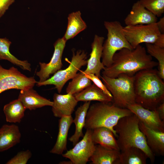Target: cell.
I'll list each match as a JSON object with an SVG mask.
<instances>
[{"instance_id": "obj_6", "label": "cell", "mask_w": 164, "mask_h": 164, "mask_svg": "<svg viewBox=\"0 0 164 164\" xmlns=\"http://www.w3.org/2000/svg\"><path fill=\"white\" fill-rule=\"evenodd\" d=\"M104 25L108 31L107 38L103 44L102 63L105 67L111 66L114 54L124 48L132 49L123 31V27L118 21H104Z\"/></svg>"}, {"instance_id": "obj_25", "label": "cell", "mask_w": 164, "mask_h": 164, "mask_svg": "<svg viewBox=\"0 0 164 164\" xmlns=\"http://www.w3.org/2000/svg\"><path fill=\"white\" fill-rule=\"evenodd\" d=\"M148 158L141 149L132 147L120 151L117 164H146Z\"/></svg>"}, {"instance_id": "obj_22", "label": "cell", "mask_w": 164, "mask_h": 164, "mask_svg": "<svg viewBox=\"0 0 164 164\" xmlns=\"http://www.w3.org/2000/svg\"><path fill=\"white\" fill-rule=\"evenodd\" d=\"M74 96L78 102L96 101L100 102H112L113 98L94 83Z\"/></svg>"}, {"instance_id": "obj_29", "label": "cell", "mask_w": 164, "mask_h": 164, "mask_svg": "<svg viewBox=\"0 0 164 164\" xmlns=\"http://www.w3.org/2000/svg\"><path fill=\"white\" fill-rule=\"evenodd\" d=\"M147 53L158 61L159 74L164 80V48L159 47L154 44L145 43Z\"/></svg>"}, {"instance_id": "obj_32", "label": "cell", "mask_w": 164, "mask_h": 164, "mask_svg": "<svg viewBox=\"0 0 164 164\" xmlns=\"http://www.w3.org/2000/svg\"><path fill=\"white\" fill-rule=\"evenodd\" d=\"M84 74L91 81H92L93 83L97 87L101 89L107 94L112 97L111 93L108 90L102 82L100 80V78L93 73H89L86 74L84 73Z\"/></svg>"}, {"instance_id": "obj_17", "label": "cell", "mask_w": 164, "mask_h": 164, "mask_svg": "<svg viewBox=\"0 0 164 164\" xmlns=\"http://www.w3.org/2000/svg\"><path fill=\"white\" fill-rule=\"evenodd\" d=\"M18 99L26 108L30 110H35L45 106L53 105V101L40 95L32 88L21 90Z\"/></svg>"}, {"instance_id": "obj_19", "label": "cell", "mask_w": 164, "mask_h": 164, "mask_svg": "<svg viewBox=\"0 0 164 164\" xmlns=\"http://www.w3.org/2000/svg\"><path fill=\"white\" fill-rule=\"evenodd\" d=\"M59 120V132L56 142L50 151L51 153L62 155L67 149V138L69 130L73 122L71 116L60 118Z\"/></svg>"}, {"instance_id": "obj_28", "label": "cell", "mask_w": 164, "mask_h": 164, "mask_svg": "<svg viewBox=\"0 0 164 164\" xmlns=\"http://www.w3.org/2000/svg\"><path fill=\"white\" fill-rule=\"evenodd\" d=\"M80 71L69 83L66 89L67 93L74 95L91 84V81L86 76L82 70Z\"/></svg>"}, {"instance_id": "obj_3", "label": "cell", "mask_w": 164, "mask_h": 164, "mask_svg": "<svg viewBox=\"0 0 164 164\" xmlns=\"http://www.w3.org/2000/svg\"><path fill=\"white\" fill-rule=\"evenodd\" d=\"M139 120L134 114L119 119L115 127L118 135L117 143L121 152L132 147L143 151L153 163L155 155L149 147L145 135L139 127Z\"/></svg>"}, {"instance_id": "obj_26", "label": "cell", "mask_w": 164, "mask_h": 164, "mask_svg": "<svg viewBox=\"0 0 164 164\" xmlns=\"http://www.w3.org/2000/svg\"><path fill=\"white\" fill-rule=\"evenodd\" d=\"M11 43L6 38H0V60H7L23 70L31 71V64L27 60H19L10 52L9 47Z\"/></svg>"}, {"instance_id": "obj_21", "label": "cell", "mask_w": 164, "mask_h": 164, "mask_svg": "<svg viewBox=\"0 0 164 164\" xmlns=\"http://www.w3.org/2000/svg\"><path fill=\"white\" fill-rule=\"evenodd\" d=\"M112 131L104 127L92 130L91 138L94 143L113 149L119 150L117 140Z\"/></svg>"}, {"instance_id": "obj_9", "label": "cell", "mask_w": 164, "mask_h": 164, "mask_svg": "<svg viewBox=\"0 0 164 164\" xmlns=\"http://www.w3.org/2000/svg\"><path fill=\"white\" fill-rule=\"evenodd\" d=\"M37 82L34 77L26 76L13 67L7 69L0 65V94L11 89L26 90L33 88Z\"/></svg>"}, {"instance_id": "obj_27", "label": "cell", "mask_w": 164, "mask_h": 164, "mask_svg": "<svg viewBox=\"0 0 164 164\" xmlns=\"http://www.w3.org/2000/svg\"><path fill=\"white\" fill-rule=\"evenodd\" d=\"M26 109L18 99L5 104L3 108L6 120L10 123H19L24 115Z\"/></svg>"}, {"instance_id": "obj_8", "label": "cell", "mask_w": 164, "mask_h": 164, "mask_svg": "<svg viewBox=\"0 0 164 164\" xmlns=\"http://www.w3.org/2000/svg\"><path fill=\"white\" fill-rule=\"evenodd\" d=\"M125 36L133 49L140 43L154 44L162 33L156 22L148 24L126 26L123 27Z\"/></svg>"}, {"instance_id": "obj_13", "label": "cell", "mask_w": 164, "mask_h": 164, "mask_svg": "<svg viewBox=\"0 0 164 164\" xmlns=\"http://www.w3.org/2000/svg\"><path fill=\"white\" fill-rule=\"evenodd\" d=\"M127 108L138 118L139 121L152 129L164 132V122L160 118L155 109L150 110L135 103Z\"/></svg>"}, {"instance_id": "obj_7", "label": "cell", "mask_w": 164, "mask_h": 164, "mask_svg": "<svg viewBox=\"0 0 164 164\" xmlns=\"http://www.w3.org/2000/svg\"><path fill=\"white\" fill-rule=\"evenodd\" d=\"M87 53L84 50H79L76 53L73 50L71 60L67 67L58 71L52 77L43 82H37L36 86L40 87L53 85L58 93H60L67 82L73 78L82 67L87 65Z\"/></svg>"}, {"instance_id": "obj_14", "label": "cell", "mask_w": 164, "mask_h": 164, "mask_svg": "<svg viewBox=\"0 0 164 164\" xmlns=\"http://www.w3.org/2000/svg\"><path fill=\"white\" fill-rule=\"evenodd\" d=\"M53 100L52 111L55 117L60 118L71 116L78 102L73 95L68 93L66 94L55 93Z\"/></svg>"}, {"instance_id": "obj_23", "label": "cell", "mask_w": 164, "mask_h": 164, "mask_svg": "<svg viewBox=\"0 0 164 164\" xmlns=\"http://www.w3.org/2000/svg\"><path fill=\"white\" fill-rule=\"evenodd\" d=\"M90 104V101L85 102L77 108L75 112V117L73 122L75 125V130L74 134L69 138L74 145L78 142L80 138L84 136L83 129L84 128L86 115Z\"/></svg>"}, {"instance_id": "obj_2", "label": "cell", "mask_w": 164, "mask_h": 164, "mask_svg": "<svg viewBox=\"0 0 164 164\" xmlns=\"http://www.w3.org/2000/svg\"><path fill=\"white\" fill-rule=\"evenodd\" d=\"M135 103L150 110L164 101V82L158 70L153 68L140 71L134 76Z\"/></svg>"}, {"instance_id": "obj_5", "label": "cell", "mask_w": 164, "mask_h": 164, "mask_svg": "<svg viewBox=\"0 0 164 164\" xmlns=\"http://www.w3.org/2000/svg\"><path fill=\"white\" fill-rule=\"evenodd\" d=\"M101 78L111 94L112 103L116 106L127 108L135 103L134 76L123 73L117 77L111 78L102 75Z\"/></svg>"}, {"instance_id": "obj_15", "label": "cell", "mask_w": 164, "mask_h": 164, "mask_svg": "<svg viewBox=\"0 0 164 164\" xmlns=\"http://www.w3.org/2000/svg\"><path fill=\"white\" fill-rule=\"evenodd\" d=\"M157 17L145 9L138 1L134 3L125 19L126 26L148 24L157 22Z\"/></svg>"}, {"instance_id": "obj_31", "label": "cell", "mask_w": 164, "mask_h": 164, "mask_svg": "<svg viewBox=\"0 0 164 164\" xmlns=\"http://www.w3.org/2000/svg\"><path fill=\"white\" fill-rule=\"evenodd\" d=\"M32 155L29 150L20 151L9 160L6 164H26Z\"/></svg>"}, {"instance_id": "obj_37", "label": "cell", "mask_w": 164, "mask_h": 164, "mask_svg": "<svg viewBox=\"0 0 164 164\" xmlns=\"http://www.w3.org/2000/svg\"><path fill=\"white\" fill-rule=\"evenodd\" d=\"M60 164H73L72 162L70 160V161H63L60 162Z\"/></svg>"}, {"instance_id": "obj_10", "label": "cell", "mask_w": 164, "mask_h": 164, "mask_svg": "<svg viewBox=\"0 0 164 164\" xmlns=\"http://www.w3.org/2000/svg\"><path fill=\"white\" fill-rule=\"evenodd\" d=\"M92 130L87 129L82 139L72 149L62 154L73 164H86L89 160L95 149V145L91 138Z\"/></svg>"}, {"instance_id": "obj_4", "label": "cell", "mask_w": 164, "mask_h": 164, "mask_svg": "<svg viewBox=\"0 0 164 164\" xmlns=\"http://www.w3.org/2000/svg\"><path fill=\"white\" fill-rule=\"evenodd\" d=\"M127 108L116 106L112 102H97L90 107L86 117L84 128L93 130L104 127L111 130L118 137L115 127L121 118L133 114Z\"/></svg>"}, {"instance_id": "obj_11", "label": "cell", "mask_w": 164, "mask_h": 164, "mask_svg": "<svg viewBox=\"0 0 164 164\" xmlns=\"http://www.w3.org/2000/svg\"><path fill=\"white\" fill-rule=\"evenodd\" d=\"M63 37L59 38L54 43V51L50 61L48 63L40 62V70L36 73L39 78V82L45 81L50 76L61 70L63 66L62 58L67 42Z\"/></svg>"}, {"instance_id": "obj_18", "label": "cell", "mask_w": 164, "mask_h": 164, "mask_svg": "<svg viewBox=\"0 0 164 164\" xmlns=\"http://www.w3.org/2000/svg\"><path fill=\"white\" fill-rule=\"evenodd\" d=\"M21 134L15 124L4 125L0 128V152L8 150L19 143Z\"/></svg>"}, {"instance_id": "obj_24", "label": "cell", "mask_w": 164, "mask_h": 164, "mask_svg": "<svg viewBox=\"0 0 164 164\" xmlns=\"http://www.w3.org/2000/svg\"><path fill=\"white\" fill-rule=\"evenodd\" d=\"M67 19V30L63 37L67 41L73 38L87 27L86 23L82 18L81 13L79 11L70 14Z\"/></svg>"}, {"instance_id": "obj_36", "label": "cell", "mask_w": 164, "mask_h": 164, "mask_svg": "<svg viewBox=\"0 0 164 164\" xmlns=\"http://www.w3.org/2000/svg\"><path fill=\"white\" fill-rule=\"evenodd\" d=\"M157 26L159 30L162 33H164V17L160 19L159 20L156 22Z\"/></svg>"}, {"instance_id": "obj_30", "label": "cell", "mask_w": 164, "mask_h": 164, "mask_svg": "<svg viewBox=\"0 0 164 164\" xmlns=\"http://www.w3.org/2000/svg\"><path fill=\"white\" fill-rule=\"evenodd\" d=\"M141 4L156 17H160L164 12V0H140Z\"/></svg>"}, {"instance_id": "obj_33", "label": "cell", "mask_w": 164, "mask_h": 164, "mask_svg": "<svg viewBox=\"0 0 164 164\" xmlns=\"http://www.w3.org/2000/svg\"><path fill=\"white\" fill-rule=\"evenodd\" d=\"M15 1V0H0V18Z\"/></svg>"}, {"instance_id": "obj_34", "label": "cell", "mask_w": 164, "mask_h": 164, "mask_svg": "<svg viewBox=\"0 0 164 164\" xmlns=\"http://www.w3.org/2000/svg\"><path fill=\"white\" fill-rule=\"evenodd\" d=\"M160 119L164 120V101L159 104L156 109Z\"/></svg>"}, {"instance_id": "obj_1", "label": "cell", "mask_w": 164, "mask_h": 164, "mask_svg": "<svg viewBox=\"0 0 164 164\" xmlns=\"http://www.w3.org/2000/svg\"><path fill=\"white\" fill-rule=\"evenodd\" d=\"M158 65L147 53L145 47L140 44L134 49L124 48L117 52L111 64L105 67L102 74L111 78L117 77L123 73L134 76L140 71L153 68Z\"/></svg>"}, {"instance_id": "obj_20", "label": "cell", "mask_w": 164, "mask_h": 164, "mask_svg": "<svg viewBox=\"0 0 164 164\" xmlns=\"http://www.w3.org/2000/svg\"><path fill=\"white\" fill-rule=\"evenodd\" d=\"M120 151L98 145L89 160L93 164H117Z\"/></svg>"}, {"instance_id": "obj_35", "label": "cell", "mask_w": 164, "mask_h": 164, "mask_svg": "<svg viewBox=\"0 0 164 164\" xmlns=\"http://www.w3.org/2000/svg\"><path fill=\"white\" fill-rule=\"evenodd\" d=\"M161 48H164V33H161L154 44Z\"/></svg>"}, {"instance_id": "obj_16", "label": "cell", "mask_w": 164, "mask_h": 164, "mask_svg": "<svg viewBox=\"0 0 164 164\" xmlns=\"http://www.w3.org/2000/svg\"><path fill=\"white\" fill-rule=\"evenodd\" d=\"M139 127L146 138L147 144L155 155H164V132L150 128L139 121Z\"/></svg>"}, {"instance_id": "obj_12", "label": "cell", "mask_w": 164, "mask_h": 164, "mask_svg": "<svg viewBox=\"0 0 164 164\" xmlns=\"http://www.w3.org/2000/svg\"><path fill=\"white\" fill-rule=\"evenodd\" d=\"M104 38L97 35L94 36L91 45V51L89 58L87 60V67L83 71L85 73H92L101 78V71L105 67L101 61L103 49Z\"/></svg>"}]
</instances>
